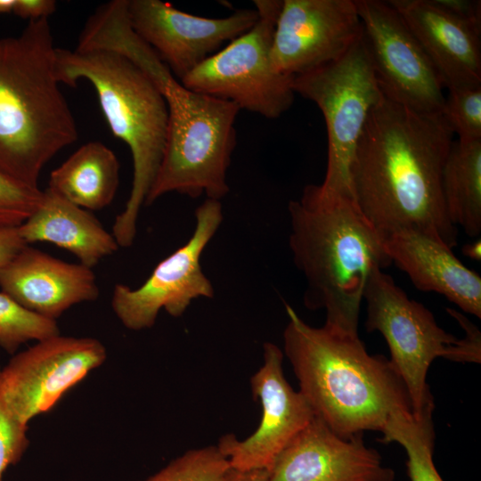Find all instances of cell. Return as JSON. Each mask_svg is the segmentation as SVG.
Listing matches in <instances>:
<instances>
[{
  "label": "cell",
  "mask_w": 481,
  "mask_h": 481,
  "mask_svg": "<svg viewBox=\"0 0 481 481\" xmlns=\"http://www.w3.org/2000/svg\"><path fill=\"white\" fill-rule=\"evenodd\" d=\"M363 33L353 0H283L271 48L273 68L295 77L343 56Z\"/></svg>",
  "instance_id": "cell-13"
},
{
  "label": "cell",
  "mask_w": 481,
  "mask_h": 481,
  "mask_svg": "<svg viewBox=\"0 0 481 481\" xmlns=\"http://www.w3.org/2000/svg\"><path fill=\"white\" fill-rule=\"evenodd\" d=\"M268 481H394L379 452L363 434L343 438L320 418L313 420L276 456Z\"/></svg>",
  "instance_id": "cell-16"
},
{
  "label": "cell",
  "mask_w": 481,
  "mask_h": 481,
  "mask_svg": "<svg viewBox=\"0 0 481 481\" xmlns=\"http://www.w3.org/2000/svg\"><path fill=\"white\" fill-rule=\"evenodd\" d=\"M15 0H0V14L13 12Z\"/></svg>",
  "instance_id": "cell-34"
},
{
  "label": "cell",
  "mask_w": 481,
  "mask_h": 481,
  "mask_svg": "<svg viewBox=\"0 0 481 481\" xmlns=\"http://www.w3.org/2000/svg\"><path fill=\"white\" fill-rule=\"evenodd\" d=\"M363 299L367 306L366 330L379 331L386 339L390 362L407 389L414 417L435 406L427 383L428 371L435 359L480 363V331L461 313L446 308L466 332L464 338H458L443 330L428 308L411 299L381 269L369 275Z\"/></svg>",
  "instance_id": "cell-7"
},
{
  "label": "cell",
  "mask_w": 481,
  "mask_h": 481,
  "mask_svg": "<svg viewBox=\"0 0 481 481\" xmlns=\"http://www.w3.org/2000/svg\"><path fill=\"white\" fill-rule=\"evenodd\" d=\"M56 73L61 84L75 86L79 79H86L93 85L112 134L129 147L131 192L112 227L118 246L129 248L165 151L168 122L166 100L143 69L110 50L57 48Z\"/></svg>",
  "instance_id": "cell-6"
},
{
  "label": "cell",
  "mask_w": 481,
  "mask_h": 481,
  "mask_svg": "<svg viewBox=\"0 0 481 481\" xmlns=\"http://www.w3.org/2000/svg\"><path fill=\"white\" fill-rule=\"evenodd\" d=\"M423 48L444 87L481 86V29L433 0H390Z\"/></svg>",
  "instance_id": "cell-18"
},
{
  "label": "cell",
  "mask_w": 481,
  "mask_h": 481,
  "mask_svg": "<svg viewBox=\"0 0 481 481\" xmlns=\"http://www.w3.org/2000/svg\"><path fill=\"white\" fill-rule=\"evenodd\" d=\"M440 115L458 140H481V86L449 90Z\"/></svg>",
  "instance_id": "cell-26"
},
{
  "label": "cell",
  "mask_w": 481,
  "mask_h": 481,
  "mask_svg": "<svg viewBox=\"0 0 481 481\" xmlns=\"http://www.w3.org/2000/svg\"><path fill=\"white\" fill-rule=\"evenodd\" d=\"M221 481H268L266 469L240 470L229 467Z\"/></svg>",
  "instance_id": "cell-32"
},
{
  "label": "cell",
  "mask_w": 481,
  "mask_h": 481,
  "mask_svg": "<svg viewBox=\"0 0 481 481\" xmlns=\"http://www.w3.org/2000/svg\"><path fill=\"white\" fill-rule=\"evenodd\" d=\"M257 22L183 77L186 88L235 103L265 118L281 117L293 104V78L278 73L271 48L281 0H255Z\"/></svg>",
  "instance_id": "cell-9"
},
{
  "label": "cell",
  "mask_w": 481,
  "mask_h": 481,
  "mask_svg": "<svg viewBox=\"0 0 481 481\" xmlns=\"http://www.w3.org/2000/svg\"><path fill=\"white\" fill-rule=\"evenodd\" d=\"M126 2L113 0L100 5L86 22L77 48L110 50L127 57L150 77L166 100L165 151L144 206L169 192L193 199L205 194L207 199L220 200L230 191L227 170L240 110L232 102L183 86L135 33Z\"/></svg>",
  "instance_id": "cell-2"
},
{
  "label": "cell",
  "mask_w": 481,
  "mask_h": 481,
  "mask_svg": "<svg viewBox=\"0 0 481 481\" xmlns=\"http://www.w3.org/2000/svg\"><path fill=\"white\" fill-rule=\"evenodd\" d=\"M195 228L187 242L161 260L138 288L117 283L111 307L128 330L151 328L161 309L182 316L197 298H213L214 287L200 265L202 252L223 222L220 200L206 199L195 210Z\"/></svg>",
  "instance_id": "cell-10"
},
{
  "label": "cell",
  "mask_w": 481,
  "mask_h": 481,
  "mask_svg": "<svg viewBox=\"0 0 481 481\" xmlns=\"http://www.w3.org/2000/svg\"><path fill=\"white\" fill-rule=\"evenodd\" d=\"M56 52L48 18L0 38V167L35 187L45 165L77 139Z\"/></svg>",
  "instance_id": "cell-5"
},
{
  "label": "cell",
  "mask_w": 481,
  "mask_h": 481,
  "mask_svg": "<svg viewBox=\"0 0 481 481\" xmlns=\"http://www.w3.org/2000/svg\"><path fill=\"white\" fill-rule=\"evenodd\" d=\"M43 191L0 167V228L19 227L38 207Z\"/></svg>",
  "instance_id": "cell-27"
},
{
  "label": "cell",
  "mask_w": 481,
  "mask_h": 481,
  "mask_svg": "<svg viewBox=\"0 0 481 481\" xmlns=\"http://www.w3.org/2000/svg\"><path fill=\"white\" fill-rule=\"evenodd\" d=\"M26 243L45 241L64 249L93 268L119 246L97 218L51 189L43 191L36 210L18 227Z\"/></svg>",
  "instance_id": "cell-20"
},
{
  "label": "cell",
  "mask_w": 481,
  "mask_h": 481,
  "mask_svg": "<svg viewBox=\"0 0 481 481\" xmlns=\"http://www.w3.org/2000/svg\"><path fill=\"white\" fill-rule=\"evenodd\" d=\"M288 211L289 249L306 282L305 306L325 310V323L358 332L366 281L392 264L384 236L354 200L321 197L311 184Z\"/></svg>",
  "instance_id": "cell-4"
},
{
  "label": "cell",
  "mask_w": 481,
  "mask_h": 481,
  "mask_svg": "<svg viewBox=\"0 0 481 481\" xmlns=\"http://www.w3.org/2000/svg\"><path fill=\"white\" fill-rule=\"evenodd\" d=\"M283 355L275 344L264 343L263 365L250 379L252 394L262 408L259 425L243 440L234 434H225L216 444L233 469L267 470L282 449L315 416L302 393L287 381L282 370Z\"/></svg>",
  "instance_id": "cell-15"
},
{
  "label": "cell",
  "mask_w": 481,
  "mask_h": 481,
  "mask_svg": "<svg viewBox=\"0 0 481 481\" xmlns=\"http://www.w3.org/2000/svg\"><path fill=\"white\" fill-rule=\"evenodd\" d=\"M453 133L440 114L413 111L383 95L371 110L351 167L355 201L383 235L423 233L450 249L458 228L450 221L442 172Z\"/></svg>",
  "instance_id": "cell-1"
},
{
  "label": "cell",
  "mask_w": 481,
  "mask_h": 481,
  "mask_svg": "<svg viewBox=\"0 0 481 481\" xmlns=\"http://www.w3.org/2000/svg\"><path fill=\"white\" fill-rule=\"evenodd\" d=\"M285 307L283 354L314 415L335 434L350 438L382 432L392 415L412 412L395 368L385 356L371 355L358 332L327 323L313 327L289 305Z\"/></svg>",
  "instance_id": "cell-3"
},
{
  "label": "cell",
  "mask_w": 481,
  "mask_h": 481,
  "mask_svg": "<svg viewBox=\"0 0 481 481\" xmlns=\"http://www.w3.org/2000/svg\"><path fill=\"white\" fill-rule=\"evenodd\" d=\"M295 94L314 102L327 130L328 155L322 183L312 184L321 197L354 199L351 167L368 116L382 99L363 31L335 61L293 78Z\"/></svg>",
  "instance_id": "cell-8"
},
{
  "label": "cell",
  "mask_w": 481,
  "mask_h": 481,
  "mask_svg": "<svg viewBox=\"0 0 481 481\" xmlns=\"http://www.w3.org/2000/svg\"><path fill=\"white\" fill-rule=\"evenodd\" d=\"M55 10L56 2L53 0H15L12 13L31 21L48 18Z\"/></svg>",
  "instance_id": "cell-31"
},
{
  "label": "cell",
  "mask_w": 481,
  "mask_h": 481,
  "mask_svg": "<svg viewBox=\"0 0 481 481\" xmlns=\"http://www.w3.org/2000/svg\"><path fill=\"white\" fill-rule=\"evenodd\" d=\"M383 94L418 113L438 115L444 85L400 13L380 0H355Z\"/></svg>",
  "instance_id": "cell-11"
},
{
  "label": "cell",
  "mask_w": 481,
  "mask_h": 481,
  "mask_svg": "<svg viewBox=\"0 0 481 481\" xmlns=\"http://www.w3.org/2000/svg\"><path fill=\"white\" fill-rule=\"evenodd\" d=\"M442 191L452 224L476 238L481 232V140L452 142L442 172Z\"/></svg>",
  "instance_id": "cell-22"
},
{
  "label": "cell",
  "mask_w": 481,
  "mask_h": 481,
  "mask_svg": "<svg viewBox=\"0 0 481 481\" xmlns=\"http://www.w3.org/2000/svg\"><path fill=\"white\" fill-rule=\"evenodd\" d=\"M384 245L391 262L419 290L438 293L463 312L481 318V277L452 249L412 230L385 235Z\"/></svg>",
  "instance_id": "cell-19"
},
{
  "label": "cell",
  "mask_w": 481,
  "mask_h": 481,
  "mask_svg": "<svg viewBox=\"0 0 481 481\" xmlns=\"http://www.w3.org/2000/svg\"><path fill=\"white\" fill-rule=\"evenodd\" d=\"M126 13L135 33L179 81L224 43L248 31L258 19L256 9L237 10L223 18H206L159 0H127Z\"/></svg>",
  "instance_id": "cell-14"
},
{
  "label": "cell",
  "mask_w": 481,
  "mask_h": 481,
  "mask_svg": "<svg viewBox=\"0 0 481 481\" xmlns=\"http://www.w3.org/2000/svg\"><path fill=\"white\" fill-rule=\"evenodd\" d=\"M106 358V348L98 339L59 334L37 341L0 366V386L10 408L28 424L52 410Z\"/></svg>",
  "instance_id": "cell-12"
},
{
  "label": "cell",
  "mask_w": 481,
  "mask_h": 481,
  "mask_svg": "<svg viewBox=\"0 0 481 481\" xmlns=\"http://www.w3.org/2000/svg\"><path fill=\"white\" fill-rule=\"evenodd\" d=\"M29 445L28 424L10 408L0 386V481L9 466L20 461Z\"/></svg>",
  "instance_id": "cell-28"
},
{
  "label": "cell",
  "mask_w": 481,
  "mask_h": 481,
  "mask_svg": "<svg viewBox=\"0 0 481 481\" xmlns=\"http://www.w3.org/2000/svg\"><path fill=\"white\" fill-rule=\"evenodd\" d=\"M0 288L26 309L53 321L74 305L96 300L100 293L92 268L29 245L0 269Z\"/></svg>",
  "instance_id": "cell-17"
},
{
  "label": "cell",
  "mask_w": 481,
  "mask_h": 481,
  "mask_svg": "<svg viewBox=\"0 0 481 481\" xmlns=\"http://www.w3.org/2000/svg\"><path fill=\"white\" fill-rule=\"evenodd\" d=\"M29 244L18 227L0 228V269L8 265Z\"/></svg>",
  "instance_id": "cell-30"
},
{
  "label": "cell",
  "mask_w": 481,
  "mask_h": 481,
  "mask_svg": "<svg viewBox=\"0 0 481 481\" xmlns=\"http://www.w3.org/2000/svg\"><path fill=\"white\" fill-rule=\"evenodd\" d=\"M119 168V162L110 148L99 142H90L51 172L48 188L82 208L100 210L115 198Z\"/></svg>",
  "instance_id": "cell-21"
},
{
  "label": "cell",
  "mask_w": 481,
  "mask_h": 481,
  "mask_svg": "<svg viewBox=\"0 0 481 481\" xmlns=\"http://www.w3.org/2000/svg\"><path fill=\"white\" fill-rule=\"evenodd\" d=\"M440 8L481 29V4L472 0H433Z\"/></svg>",
  "instance_id": "cell-29"
},
{
  "label": "cell",
  "mask_w": 481,
  "mask_h": 481,
  "mask_svg": "<svg viewBox=\"0 0 481 481\" xmlns=\"http://www.w3.org/2000/svg\"><path fill=\"white\" fill-rule=\"evenodd\" d=\"M434 408L426 409L420 417H414L412 412L395 413L388 419L381 432L380 442H396L404 449L407 475L411 481H444L433 460Z\"/></svg>",
  "instance_id": "cell-23"
},
{
  "label": "cell",
  "mask_w": 481,
  "mask_h": 481,
  "mask_svg": "<svg viewBox=\"0 0 481 481\" xmlns=\"http://www.w3.org/2000/svg\"><path fill=\"white\" fill-rule=\"evenodd\" d=\"M462 254L477 262L481 260V240L480 238L475 240L472 242H469L462 246L461 248Z\"/></svg>",
  "instance_id": "cell-33"
},
{
  "label": "cell",
  "mask_w": 481,
  "mask_h": 481,
  "mask_svg": "<svg viewBox=\"0 0 481 481\" xmlns=\"http://www.w3.org/2000/svg\"><path fill=\"white\" fill-rule=\"evenodd\" d=\"M60 334L56 321L38 315L0 291V347L13 355L24 343Z\"/></svg>",
  "instance_id": "cell-24"
},
{
  "label": "cell",
  "mask_w": 481,
  "mask_h": 481,
  "mask_svg": "<svg viewBox=\"0 0 481 481\" xmlns=\"http://www.w3.org/2000/svg\"><path fill=\"white\" fill-rule=\"evenodd\" d=\"M229 467L217 446L210 445L185 452L142 481H221Z\"/></svg>",
  "instance_id": "cell-25"
}]
</instances>
